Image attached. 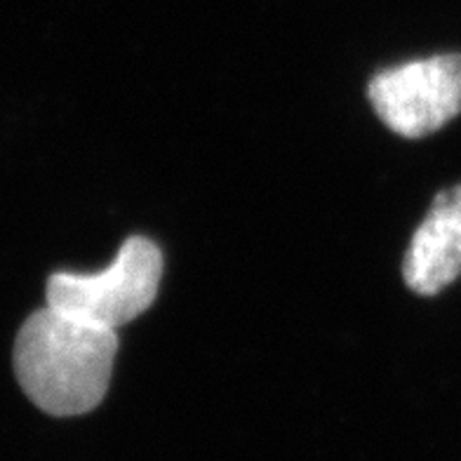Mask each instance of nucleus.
Wrapping results in <instances>:
<instances>
[{"mask_svg": "<svg viewBox=\"0 0 461 461\" xmlns=\"http://www.w3.org/2000/svg\"><path fill=\"white\" fill-rule=\"evenodd\" d=\"M160 278V248L149 238L132 236L99 274L50 276L48 306L99 328L118 330L151 306Z\"/></svg>", "mask_w": 461, "mask_h": 461, "instance_id": "obj_2", "label": "nucleus"}, {"mask_svg": "<svg viewBox=\"0 0 461 461\" xmlns=\"http://www.w3.org/2000/svg\"><path fill=\"white\" fill-rule=\"evenodd\" d=\"M402 276L407 287L424 297L443 292L461 276V184L436 195L407 248Z\"/></svg>", "mask_w": 461, "mask_h": 461, "instance_id": "obj_4", "label": "nucleus"}, {"mask_svg": "<svg viewBox=\"0 0 461 461\" xmlns=\"http://www.w3.org/2000/svg\"><path fill=\"white\" fill-rule=\"evenodd\" d=\"M382 122L419 140L461 113V55H438L379 71L367 87Z\"/></svg>", "mask_w": 461, "mask_h": 461, "instance_id": "obj_3", "label": "nucleus"}, {"mask_svg": "<svg viewBox=\"0 0 461 461\" xmlns=\"http://www.w3.org/2000/svg\"><path fill=\"white\" fill-rule=\"evenodd\" d=\"M115 353V330L45 306L19 330L14 372L33 405L52 417H76L104 401Z\"/></svg>", "mask_w": 461, "mask_h": 461, "instance_id": "obj_1", "label": "nucleus"}]
</instances>
